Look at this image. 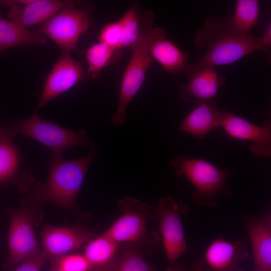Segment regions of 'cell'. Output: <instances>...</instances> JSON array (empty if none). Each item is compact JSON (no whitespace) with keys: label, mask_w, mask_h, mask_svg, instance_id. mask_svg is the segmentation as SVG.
Listing matches in <instances>:
<instances>
[{"label":"cell","mask_w":271,"mask_h":271,"mask_svg":"<svg viewBox=\"0 0 271 271\" xmlns=\"http://www.w3.org/2000/svg\"><path fill=\"white\" fill-rule=\"evenodd\" d=\"M194 43L205 55L198 61L188 63L183 70L188 77L199 69L233 63L254 52H265L261 37L240 35L232 32L226 20L216 17L206 18L194 34Z\"/></svg>","instance_id":"1"},{"label":"cell","mask_w":271,"mask_h":271,"mask_svg":"<svg viewBox=\"0 0 271 271\" xmlns=\"http://www.w3.org/2000/svg\"><path fill=\"white\" fill-rule=\"evenodd\" d=\"M95 154L91 147L87 156L81 159L51 161L46 181L35 180L28 196L23 198L39 206L49 202L75 210L77 197Z\"/></svg>","instance_id":"2"},{"label":"cell","mask_w":271,"mask_h":271,"mask_svg":"<svg viewBox=\"0 0 271 271\" xmlns=\"http://www.w3.org/2000/svg\"><path fill=\"white\" fill-rule=\"evenodd\" d=\"M154 21L153 12L148 11L142 21L140 35L130 47V57L122 77L117 107L111 118V123L115 126L124 123L126 108L142 87L147 71L152 66L153 59L150 46L161 28L154 27Z\"/></svg>","instance_id":"3"},{"label":"cell","mask_w":271,"mask_h":271,"mask_svg":"<svg viewBox=\"0 0 271 271\" xmlns=\"http://www.w3.org/2000/svg\"><path fill=\"white\" fill-rule=\"evenodd\" d=\"M170 163L178 177H185L194 186L192 199L196 206L215 208L218 199L231 196L226 183L234 173L232 169H221L202 159L186 156L174 158Z\"/></svg>","instance_id":"4"},{"label":"cell","mask_w":271,"mask_h":271,"mask_svg":"<svg viewBox=\"0 0 271 271\" xmlns=\"http://www.w3.org/2000/svg\"><path fill=\"white\" fill-rule=\"evenodd\" d=\"M92 8L91 4L70 1L43 23L36 32L52 40L63 52L70 54L78 49L80 37L91 25Z\"/></svg>","instance_id":"5"},{"label":"cell","mask_w":271,"mask_h":271,"mask_svg":"<svg viewBox=\"0 0 271 271\" xmlns=\"http://www.w3.org/2000/svg\"><path fill=\"white\" fill-rule=\"evenodd\" d=\"M13 135L31 138L49 148L51 161L62 160L64 151L78 146H89L90 140L84 129L73 131L41 118L35 111L28 119L16 120L8 126Z\"/></svg>","instance_id":"6"},{"label":"cell","mask_w":271,"mask_h":271,"mask_svg":"<svg viewBox=\"0 0 271 271\" xmlns=\"http://www.w3.org/2000/svg\"><path fill=\"white\" fill-rule=\"evenodd\" d=\"M22 204L20 208H9L6 210L10 220L7 268H13L39 250L34 226L41 221L42 211L40 206L23 198Z\"/></svg>","instance_id":"7"},{"label":"cell","mask_w":271,"mask_h":271,"mask_svg":"<svg viewBox=\"0 0 271 271\" xmlns=\"http://www.w3.org/2000/svg\"><path fill=\"white\" fill-rule=\"evenodd\" d=\"M118 206L121 216L103 234L118 244L143 241L147 236L148 221L157 218L155 206L127 197L119 201Z\"/></svg>","instance_id":"8"},{"label":"cell","mask_w":271,"mask_h":271,"mask_svg":"<svg viewBox=\"0 0 271 271\" xmlns=\"http://www.w3.org/2000/svg\"><path fill=\"white\" fill-rule=\"evenodd\" d=\"M155 207L169 267H172L188 249L182 216L189 213V208L172 197L160 198Z\"/></svg>","instance_id":"9"},{"label":"cell","mask_w":271,"mask_h":271,"mask_svg":"<svg viewBox=\"0 0 271 271\" xmlns=\"http://www.w3.org/2000/svg\"><path fill=\"white\" fill-rule=\"evenodd\" d=\"M89 76L81 64L69 53L62 52L44 83L35 111Z\"/></svg>","instance_id":"10"},{"label":"cell","mask_w":271,"mask_h":271,"mask_svg":"<svg viewBox=\"0 0 271 271\" xmlns=\"http://www.w3.org/2000/svg\"><path fill=\"white\" fill-rule=\"evenodd\" d=\"M220 126L230 138L249 142V148L255 155L265 158L271 156L270 120L259 126L230 111L221 110Z\"/></svg>","instance_id":"11"},{"label":"cell","mask_w":271,"mask_h":271,"mask_svg":"<svg viewBox=\"0 0 271 271\" xmlns=\"http://www.w3.org/2000/svg\"><path fill=\"white\" fill-rule=\"evenodd\" d=\"M43 251L53 260L80 249L95 238V234L81 225L56 226L46 224L42 228Z\"/></svg>","instance_id":"12"},{"label":"cell","mask_w":271,"mask_h":271,"mask_svg":"<svg viewBox=\"0 0 271 271\" xmlns=\"http://www.w3.org/2000/svg\"><path fill=\"white\" fill-rule=\"evenodd\" d=\"M14 137L8 126L0 127V186L14 184L24 192L35 179L29 171L21 172L22 156Z\"/></svg>","instance_id":"13"},{"label":"cell","mask_w":271,"mask_h":271,"mask_svg":"<svg viewBox=\"0 0 271 271\" xmlns=\"http://www.w3.org/2000/svg\"><path fill=\"white\" fill-rule=\"evenodd\" d=\"M250 240L255 271H271V214L258 213L243 220Z\"/></svg>","instance_id":"14"},{"label":"cell","mask_w":271,"mask_h":271,"mask_svg":"<svg viewBox=\"0 0 271 271\" xmlns=\"http://www.w3.org/2000/svg\"><path fill=\"white\" fill-rule=\"evenodd\" d=\"M249 256L242 240L230 242L220 237L213 240L205 253L206 262L214 271H244L241 262Z\"/></svg>","instance_id":"15"},{"label":"cell","mask_w":271,"mask_h":271,"mask_svg":"<svg viewBox=\"0 0 271 271\" xmlns=\"http://www.w3.org/2000/svg\"><path fill=\"white\" fill-rule=\"evenodd\" d=\"M221 118V111L213 99L196 100L178 129L202 139L209 131L220 126Z\"/></svg>","instance_id":"16"},{"label":"cell","mask_w":271,"mask_h":271,"mask_svg":"<svg viewBox=\"0 0 271 271\" xmlns=\"http://www.w3.org/2000/svg\"><path fill=\"white\" fill-rule=\"evenodd\" d=\"M188 82L181 86L179 95L185 101L212 99L219 88L226 81L225 77L219 74L215 67L201 68L189 77Z\"/></svg>","instance_id":"17"},{"label":"cell","mask_w":271,"mask_h":271,"mask_svg":"<svg viewBox=\"0 0 271 271\" xmlns=\"http://www.w3.org/2000/svg\"><path fill=\"white\" fill-rule=\"evenodd\" d=\"M70 1L31 0L26 5L10 8L7 15L10 20L27 29L29 27L44 23Z\"/></svg>","instance_id":"18"},{"label":"cell","mask_w":271,"mask_h":271,"mask_svg":"<svg viewBox=\"0 0 271 271\" xmlns=\"http://www.w3.org/2000/svg\"><path fill=\"white\" fill-rule=\"evenodd\" d=\"M167 35V31L161 28L150 44L151 57L170 74L183 72L188 64L187 54L168 40Z\"/></svg>","instance_id":"19"},{"label":"cell","mask_w":271,"mask_h":271,"mask_svg":"<svg viewBox=\"0 0 271 271\" xmlns=\"http://www.w3.org/2000/svg\"><path fill=\"white\" fill-rule=\"evenodd\" d=\"M119 251V244L104 234L93 238L84 246L87 271H112Z\"/></svg>","instance_id":"20"},{"label":"cell","mask_w":271,"mask_h":271,"mask_svg":"<svg viewBox=\"0 0 271 271\" xmlns=\"http://www.w3.org/2000/svg\"><path fill=\"white\" fill-rule=\"evenodd\" d=\"M45 43L43 36L30 31L0 14V53L17 46H30Z\"/></svg>","instance_id":"21"},{"label":"cell","mask_w":271,"mask_h":271,"mask_svg":"<svg viewBox=\"0 0 271 271\" xmlns=\"http://www.w3.org/2000/svg\"><path fill=\"white\" fill-rule=\"evenodd\" d=\"M259 16V2L256 0H238L233 16L226 19L229 29L240 35L251 34L250 30L257 23Z\"/></svg>","instance_id":"22"},{"label":"cell","mask_w":271,"mask_h":271,"mask_svg":"<svg viewBox=\"0 0 271 271\" xmlns=\"http://www.w3.org/2000/svg\"><path fill=\"white\" fill-rule=\"evenodd\" d=\"M120 51L100 42L90 46L85 54L88 65L87 74L89 77H98L103 69L118 61L121 58Z\"/></svg>","instance_id":"23"},{"label":"cell","mask_w":271,"mask_h":271,"mask_svg":"<svg viewBox=\"0 0 271 271\" xmlns=\"http://www.w3.org/2000/svg\"><path fill=\"white\" fill-rule=\"evenodd\" d=\"M118 22L121 33L120 49L130 47L136 42L141 32L142 22L138 6H131Z\"/></svg>","instance_id":"24"},{"label":"cell","mask_w":271,"mask_h":271,"mask_svg":"<svg viewBox=\"0 0 271 271\" xmlns=\"http://www.w3.org/2000/svg\"><path fill=\"white\" fill-rule=\"evenodd\" d=\"M112 271H155V268L145 259L138 249L130 247L119 251Z\"/></svg>","instance_id":"25"},{"label":"cell","mask_w":271,"mask_h":271,"mask_svg":"<svg viewBox=\"0 0 271 271\" xmlns=\"http://www.w3.org/2000/svg\"><path fill=\"white\" fill-rule=\"evenodd\" d=\"M55 268L60 271H87L88 262L84 255L65 254L53 260Z\"/></svg>","instance_id":"26"},{"label":"cell","mask_w":271,"mask_h":271,"mask_svg":"<svg viewBox=\"0 0 271 271\" xmlns=\"http://www.w3.org/2000/svg\"><path fill=\"white\" fill-rule=\"evenodd\" d=\"M120 39V29L118 21L107 24L101 30L99 35V42L117 50H121Z\"/></svg>","instance_id":"27"},{"label":"cell","mask_w":271,"mask_h":271,"mask_svg":"<svg viewBox=\"0 0 271 271\" xmlns=\"http://www.w3.org/2000/svg\"><path fill=\"white\" fill-rule=\"evenodd\" d=\"M48 260V255L39 250L35 254L20 263L14 271H41V269Z\"/></svg>","instance_id":"28"},{"label":"cell","mask_w":271,"mask_h":271,"mask_svg":"<svg viewBox=\"0 0 271 271\" xmlns=\"http://www.w3.org/2000/svg\"><path fill=\"white\" fill-rule=\"evenodd\" d=\"M166 271H212V270L204 259H200L193 263L190 268L188 270L185 269L176 270L173 266L168 267Z\"/></svg>","instance_id":"29"},{"label":"cell","mask_w":271,"mask_h":271,"mask_svg":"<svg viewBox=\"0 0 271 271\" xmlns=\"http://www.w3.org/2000/svg\"><path fill=\"white\" fill-rule=\"evenodd\" d=\"M261 41L265 49V52L269 55L271 46V25L270 23L267 26L263 35L261 37Z\"/></svg>","instance_id":"30"},{"label":"cell","mask_w":271,"mask_h":271,"mask_svg":"<svg viewBox=\"0 0 271 271\" xmlns=\"http://www.w3.org/2000/svg\"><path fill=\"white\" fill-rule=\"evenodd\" d=\"M52 271H60V270L55 268V269H54V270H53Z\"/></svg>","instance_id":"31"}]
</instances>
